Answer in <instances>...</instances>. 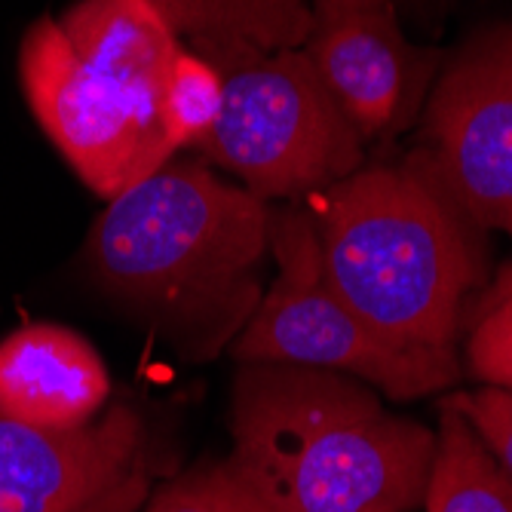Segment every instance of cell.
<instances>
[{"mask_svg": "<svg viewBox=\"0 0 512 512\" xmlns=\"http://www.w3.org/2000/svg\"><path fill=\"white\" fill-rule=\"evenodd\" d=\"M234 467L276 512H411L424 503L436 436L390 414L359 378L243 362Z\"/></svg>", "mask_w": 512, "mask_h": 512, "instance_id": "cell-1", "label": "cell"}, {"mask_svg": "<svg viewBox=\"0 0 512 512\" xmlns=\"http://www.w3.org/2000/svg\"><path fill=\"white\" fill-rule=\"evenodd\" d=\"M270 206L200 163H166L111 200L89 237L102 286L209 356L252 316Z\"/></svg>", "mask_w": 512, "mask_h": 512, "instance_id": "cell-2", "label": "cell"}, {"mask_svg": "<svg viewBox=\"0 0 512 512\" xmlns=\"http://www.w3.org/2000/svg\"><path fill=\"white\" fill-rule=\"evenodd\" d=\"M467 221L421 154L356 169L316 224L322 276L384 344L454 353L463 298L482 273Z\"/></svg>", "mask_w": 512, "mask_h": 512, "instance_id": "cell-3", "label": "cell"}, {"mask_svg": "<svg viewBox=\"0 0 512 512\" xmlns=\"http://www.w3.org/2000/svg\"><path fill=\"white\" fill-rule=\"evenodd\" d=\"M224 83L212 132L197 145L261 200L338 184L362 163V138L322 86L304 46L203 56Z\"/></svg>", "mask_w": 512, "mask_h": 512, "instance_id": "cell-4", "label": "cell"}, {"mask_svg": "<svg viewBox=\"0 0 512 512\" xmlns=\"http://www.w3.org/2000/svg\"><path fill=\"white\" fill-rule=\"evenodd\" d=\"M267 252L276 273L234 341L240 362L329 368L393 399L427 396L457 381L454 353L390 347L338 301L322 276L316 221L307 212L270 209Z\"/></svg>", "mask_w": 512, "mask_h": 512, "instance_id": "cell-5", "label": "cell"}, {"mask_svg": "<svg viewBox=\"0 0 512 512\" xmlns=\"http://www.w3.org/2000/svg\"><path fill=\"white\" fill-rule=\"evenodd\" d=\"M151 491V454L135 408L43 430L0 414V512H135Z\"/></svg>", "mask_w": 512, "mask_h": 512, "instance_id": "cell-6", "label": "cell"}, {"mask_svg": "<svg viewBox=\"0 0 512 512\" xmlns=\"http://www.w3.org/2000/svg\"><path fill=\"white\" fill-rule=\"evenodd\" d=\"M421 157L476 227L512 234V28L473 40L445 68Z\"/></svg>", "mask_w": 512, "mask_h": 512, "instance_id": "cell-7", "label": "cell"}, {"mask_svg": "<svg viewBox=\"0 0 512 512\" xmlns=\"http://www.w3.org/2000/svg\"><path fill=\"white\" fill-rule=\"evenodd\" d=\"M19 68L37 123L99 197L114 200L172 160L117 86L77 59L56 19L28 28Z\"/></svg>", "mask_w": 512, "mask_h": 512, "instance_id": "cell-8", "label": "cell"}, {"mask_svg": "<svg viewBox=\"0 0 512 512\" xmlns=\"http://www.w3.org/2000/svg\"><path fill=\"white\" fill-rule=\"evenodd\" d=\"M304 53L359 138L402 129L439 68L436 53L405 40L390 4L313 7Z\"/></svg>", "mask_w": 512, "mask_h": 512, "instance_id": "cell-9", "label": "cell"}, {"mask_svg": "<svg viewBox=\"0 0 512 512\" xmlns=\"http://www.w3.org/2000/svg\"><path fill=\"white\" fill-rule=\"evenodd\" d=\"M59 28L77 59L114 83L138 123L175 154L163 135L160 108L181 43L163 16L148 0H80Z\"/></svg>", "mask_w": 512, "mask_h": 512, "instance_id": "cell-10", "label": "cell"}, {"mask_svg": "<svg viewBox=\"0 0 512 512\" xmlns=\"http://www.w3.org/2000/svg\"><path fill=\"white\" fill-rule=\"evenodd\" d=\"M111 393L105 362L59 325H25L0 344V414L28 427L71 430L96 417Z\"/></svg>", "mask_w": 512, "mask_h": 512, "instance_id": "cell-11", "label": "cell"}, {"mask_svg": "<svg viewBox=\"0 0 512 512\" xmlns=\"http://www.w3.org/2000/svg\"><path fill=\"white\" fill-rule=\"evenodd\" d=\"M197 56L240 50H298L313 28L307 0H148Z\"/></svg>", "mask_w": 512, "mask_h": 512, "instance_id": "cell-12", "label": "cell"}, {"mask_svg": "<svg viewBox=\"0 0 512 512\" xmlns=\"http://www.w3.org/2000/svg\"><path fill=\"white\" fill-rule=\"evenodd\" d=\"M424 506L427 512H512L509 473L454 405L442 411Z\"/></svg>", "mask_w": 512, "mask_h": 512, "instance_id": "cell-13", "label": "cell"}, {"mask_svg": "<svg viewBox=\"0 0 512 512\" xmlns=\"http://www.w3.org/2000/svg\"><path fill=\"white\" fill-rule=\"evenodd\" d=\"M221 102L224 83L218 68L181 46L172 62L160 108V123L169 148H197L212 132L221 114Z\"/></svg>", "mask_w": 512, "mask_h": 512, "instance_id": "cell-14", "label": "cell"}, {"mask_svg": "<svg viewBox=\"0 0 512 512\" xmlns=\"http://www.w3.org/2000/svg\"><path fill=\"white\" fill-rule=\"evenodd\" d=\"M148 512H276L261 491L234 467V460L194 467L163 485Z\"/></svg>", "mask_w": 512, "mask_h": 512, "instance_id": "cell-15", "label": "cell"}, {"mask_svg": "<svg viewBox=\"0 0 512 512\" xmlns=\"http://www.w3.org/2000/svg\"><path fill=\"white\" fill-rule=\"evenodd\" d=\"M470 371L488 387L512 390V270L467 341Z\"/></svg>", "mask_w": 512, "mask_h": 512, "instance_id": "cell-16", "label": "cell"}, {"mask_svg": "<svg viewBox=\"0 0 512 512\" xmlns=\"http://www.w3.org/2000/svg\"><path fill=\"white\" fill-rule=\"evenodd\" d=\"M448 405L467 417V424L494 451L497 463L512 479V390L485 387L479 393L454 396Z\"/></svg>", "mask_w": 512, "mask_h": 512, "instance_id": "cell-17", "label": "cell"}, {"mask_svg": "<svg viewBox=\"0 0 512 512\" xmlns=\"http://www.w3.org/2000/svg\"><path fill=\"white\" fill-rule=\"evenodd\" d=\"M390 0H316V7H384Z\"/></svg>", "mask_w": 512, "mask_h": 512, "instance_id": "cell-18", "label": "cell"}]
</instances>
